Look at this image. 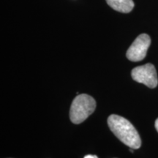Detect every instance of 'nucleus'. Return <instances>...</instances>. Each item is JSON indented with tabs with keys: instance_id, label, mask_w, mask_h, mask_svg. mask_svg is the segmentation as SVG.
I'll list each match as a JSON object with an SVG mask.
<instances>
[{
	"instance_id": "5",
	"label": "nucleus",
	"mask_w": 158,
	"mask_h": 158,
	"mask_svg": "<svg viewBox=\"0 0 158 158\" xmlns=\"http://www.w3.org/2000/svg\"><path fill=\"white\" fill-rule=\"evenodd\" d=\"M111 8L123 13H128L133 10L134 2L133 0H106Z\"/></svg>"
},
{
	"instance_id": "1",
	"label": "nucleus",
	"mask_w": 158,
	"mask_h": 158,
	"mask_svg": "<svg viewBox=\"0 0 158 158\" xmlns=\"http://www.w3.org/2000/svg\"><path fill=\"white\" fill-rule=\"evenodd\" d=\"M108 124L112 133L127 147L133 149L141 147V139L139 134L127 118L112 114L108 118Z\"/></svg>"
},
{
	"instance_id": "2",
	"label": "nucleus",
	"mask_w": 158,
	"mask_h": 158,
	"mask_svg": "<svg viewBox=\"0 0 158 158\" xmlns=\"http://www.w3.org/2000/svg\"><path fill=\"white\" fill-rule=\"evenodd\" d=\"M96 108L94 99L88 94L77 95L70 106V118L74 124H80L94 112Z\"/></svg>"
},
{
	"instance_id": "6",
	"label": "nucleus",
	"mask_w": 158,
	"mask_h": 158,
	"mask_svg": "<svg viewBox=\"0 0 158 158\" xmlns=\"http://www.w3.org/2000/svg\"><path fill=\"white\" fill-rule=\"evenodd\" d=\"M84 158H98L96 155H88L86 156H85Z\"/></svg>"
},
{
	"instance_id": "3",
	"label": "nucleus",
	"mask_w": 158,
	"mask_h": 158,
	"mask_svg": "<svg viewBox=\"0 0 158 158\" xmlns=\"http://www.w3.org/2000/svg\"><path fill=\"white\" fill-rule=\"evenodd\" d=\"M132 78L134 81L154 89L158 84L157 71L155 66L151 63L136 67L131 71Z\"/></svg>"
},
{
	"instance_id": "4",
	"label": "nucleus",
	"mask_w": 158,
	"mask_h": 158,
	"mask_svg": "<svg viewBox=\"0 0 158 158\" xmlns=\"http://www.w3.org/2000/svg\"><path fill=\"white\" fill-rule=\"evenodd\" d=\"M151 45V38L147 34H141L136 37L127 51V58L132 62H139L147 56Z\"/></svg>"
},
{
	"instance_id": "7",
	"label": "nucleus",
	"mask_w": 158,
	"mask_h": 158,
	"mask_svg": "<svg viewBox=\"0 0 158 158\" xmlns=\"http://www.w3.org/2000/svg\"><path fill=\"white\" fill-rule=\"evenodd\" d=\"M155 126L156 130H157V131L158 132V118H157V119H156L155 123Z\"/></svg>"
}]
</instances>
